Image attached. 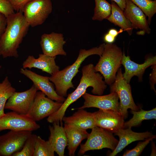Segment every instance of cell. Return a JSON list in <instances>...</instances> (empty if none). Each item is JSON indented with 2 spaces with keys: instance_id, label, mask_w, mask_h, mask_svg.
Segmentation results:
<instances>
[{
  "instance_id": "5bb4252c",
  "label": "cell",
  "mask_w": 156,
  "mask_h": 156,
  "mask_svg": "<svg viewBox=\"0 0 156 156\" xmlns=\"http://www.w3.org/2000/svg\"><path fill=\"white\" fill-rule=\"evenodd\" d=\"M20 72L31 80L38 90H40L49 98L62 103L65 100L64 97L57 93L54 84L50 81L49 77L40 75L27 68H21Z\"/></svg>"
},
{
  "instance_id": "5b68a950",
  "label": "cell",
  "mask_w": 156,
  "mask_h": 156,
  "mask_svg": "<svg viewBox=\"0 0 156 156\" xmlns=\"http://www.w3.org/2000/svg\"><path fill=\"white\" fill-rule=\"evenodd\" d=\"M110 87V92H115L118 94L120 101L119 112L124 119L127 117L128 109L135 111L140 109L134 102L131 87L124 79L121 68L118 70L115 81Z\"/></svg>"
},
{
  "instance_id": "d6a6232c",
  "label": "cell",
  "mask_w": 156,
  "mask_h": 156,
  "mask_svg": "<svg viewBox=\"0 0 156 156\" xmlns=\"http://www.w3.org/2000/svg\"><path fill=\"white\" fill-rule=\"evenodd\" d=\"M151 68L152 70L149 76L151 88L156 92L155 85L156 83V64L151 66Z\"/></svg>"
},
{
  "instance_id": "1f68e13d",
  "label": "cell",
  "mask_w": 156,
  "mask_h": 156,
  "mask_svg": "<svg viewBox=\"0 0 156 156\" xmlns=\"http://www.w3.org/2000/svg\"><path fill=\"white\" fill-rule=\"evenodd\" d=\"M12 5L14 10L23 11L25 5L32 0H8Z\"/></svg>"
},
{
  "instance_id": "7c38bea8",
  "label": "cell",
  "mask_w": 156,
  "mask_h": 156,
  "mask_svg": "<svg viewBox=\"0 0 156 156\" xmlns=\"http://www.w3.org/2000/svg\"><path fill=\"white\" fill-rule=\"evenodd\" d=\"M82 96L84 100L83 105L78 108L72 109V110L96 107L99 109L111 110L119 112V99L116 92H110L109 94L104 95H96L86 92Z\"/></svg>"
},
{
  "instance_id": "e0dca14e",
  "label": "cell",
  "mask_w": 156,
  "mask_h": 156,
  "mask_svg": "<svg viewBox=\"0 0 156 156\" xmlns=\"http://www.w3.org/2000/svg\"><path fill=\"white\" fill-rule=\"evenodd\" d=\"M123 11L133 29H140V32H142L141 35H143L146 33L147 34L151 33L146 16L141 10L130 0H126L125 8Z\"/></svg>"
},
{
  "instance_id": "8d00e7d4",
  "label": "cell",
  "mask_w": 156,
  "mask_h": 156,
  "mask_svg": "<svg viewBox=\"0 0 156 156\" xmlns=\"http://www.w3.org/2000/svg\"><path fill=\"white\" fill-rule=\"evenodd\" d=\"M123 30L121 29L119 31L115 29H111L108 31V33L113 36L116 38L120 33L122 32Z\"/></svg>"
},
{
  "instance_id": "83f0119b",
  "label": "cell",
  "mask_w": 156,
  "mask_h": 156,
  "mask_svg": "<svg viewBox=\"0 0 156 156\" xmlns=\"http://www.w3.org/2000/svg\"><path fill=\"white\" fill-rule=\"evenodd\" d=\"M130 0L148 17L147 21L148 25H150L152 17L156 13V0Z\"/></svg>"
},
{
  "instance_id": "ffe728a7",
  "label": "cell",
  "mask_w": 156,
  "mask_h": 156,
  "mask_svg": "<svg viewBox=\"0 0 156 156\" xmlns=\"http://www.w3.org/2000/svg\"><path fill=\"white\" fill-rule=\"evenodd\" d=\"M53 123V126H49L50 135L48 141L59 156H64L68 144L65 131L62 123L60 125L59 122Z\"/></svg>"
},
{
  "instance_id": "8fae6325",
  "label": "cell",
  "mask_w": 156,
  "mask_h": 156,
  "mask_svg": "<svg viewBox=\"0 0 156 156\" xmlns=\"http://www.w3.org/2000/svg\"><path fill=\"white\" fill-rule=\"evenodd\" d=\"M38 90L33 84L30 89L25 91L20 92L15 91L8 99L5 108L19 114H26Z\"/></svg>"
},
{
  "instance_id": "d4e9b609",
  "label": "cell",
  "mask_w": 156,
  "mask_h": 156,
  "mask_svg": "<svg viewBox=\"0 0 156 156\" xmlns=\"http://www.w3.org/2000/svg\"><path fill=\"white\" fill-rule=\"evenodd\" d=\"M15 91L7 76L0 83V118L5 114L4 110L6 101Z\"/></svg>"
},
{
  "instance_id": "d590c367",
  "label": "cell",
  "mask_w": 156,
  "mask_h": 156,
  "mask_svg": "<svg viewBox=\"0 0 156 156\" xmlns=\"http://www.w3.org/2000/svg\"><path fill=\"white\" fill-rule=\"evenodd\" d=\"M115 2L120 8L124 11L126 6V0H111Z\"/></svg>"
},
{
  "instance_id": "ac0fdd59",
  "label": "cell",
  "mask_w": 156,
  "mask_h": 156,
  "mask_svg": "<svg viewBox=\"0 0 156 156\" xmlns=\"http://www.w3.org/2000/svg\"><path fill=\"white\" fill-rule=\"evenodd\" d=\"M131 128L121 129L114 133L115 135L119 137V140L116 148L109 155V156L116 155L133 142L143 140L155 135L148 131L141 133L135 132L132 131Z\"/></svg>"
},
{
  "instance_id": "4dcf8cb0",
  "label": "cell",
  "mask_w": 156,
  "mask_h": 156,
  "mask_svg": "<svg viewBox=\"0 0 156 156\" xmlns=\"http://www.w3.org/2000/svg\"><path fill=\"white\" fill-rule=\"evenodd\" d=\"M12 5L8 0H0V13L6 17L15 13Z\"/></svg>"
},
{
  "instance_id": "cb8c5ba5",
  "label": "cell",
  "mask_w": 156,
  "mask_h": 156,
  "mask_svg": "<svg viewBox=\"0 0 156 156\" xmlns=\"http://www.w3.org/2000/svg\"><path fill=\"white\" fill-rule=\"evenodd\" d=\"M130 112L133 114V116L127 121L125 122L123 128L138 126L144 120L156 119V107L149 110H144L140 108L138 111L131 110Z\"/></svg>"
},
{
  "instance_id": "277c9868",
  "label": "cell",
  "mask_w": 156,
  "mask_h": 156,
  "mask_svg": "<svg viewBox=\"0 0 156 156\" xmlns=\"http://www.w3.org/2000/svg\"><path fill=\"white\" fill-rule=\"evenodd\" d=\"M123 52L121 49L113 43L105 44L103 52L98 62L94 66L109 86L115 81L117 73L121 65Z\"/></svg>"
},
{
  "instance_id": "484cf974",
  "label": "cell",
  "mask_w": 156,
  "mask_h": 156,
  "mask_svg": "<svg viewBox=\"0 0 156 156\" xmlns=\"http://www.w3.org/2000/svg\"><path fill=\"white\" fill-rule=\"evenodd\" d=\"M95 7L94 14L92 19L93 20L101 21L107 19L111 15V4L106 0H94Z\"/></svg>"
},
{
  "instance_id": "4316f807",
  "label": "cell",
  "mask_w": 156,
  "mask_h": 156,
  "mask_svg": "<svg viewBox=\"0 0 156 156\" xmlns=\"http://www.w3.org/2000/svg\"><path fill=\"white\" fill-rule=\"evenodd\" d=\"M55 151L49 141H45L39 136L36 138L33 156H54Z\"/></svg>"
},
{
  "instance_id": "d6986e66",
  "label": "cell",
  "mask_w": 156,
  "mask_h": 156,
  "mask_svg": "<svg viewBox=\"0 0 156 156\" xmlns=\"http://www.w3.org/2000/svg\"><path fill=\"white\" fill-rule=\"evenodd\" d=\"M55 58L56 57H50L44 54H39L37 58L29 55L23 63V68H36L52 75L60 69L56 63Z\"/></svg>"
},
{
  "instance_id": "52a82bcc",
  "label": "cell",
  "mask_w": 156,
  "mask_h": 156,
  "mask_svg": "<svg viewBox=\"0 0 156 156\" xmlns=\"http://www.w3.org/2000/svg\"><path fill=\"white\" fill-rule=\"evenodd\" d=\"M52 8L51 0H32L25 5L23 12L30 26L34 27L44 22Z\"/></svg>"
},
{
  "instance_id": "8992f818",
  "label": "cell",
  "mask_w": 156,
  "mask_h": 156,
  "mask_svg": "<svg viewBox=\"0 0 156 156\" xmlns=\"http://www.w3.org/2000/svg\"><path fill=\"white\" fill-rule=\"evenodd\" d=\"M92 129L86 142L81 145L79 155H83L90 150L106 148L113 151L115 149L118 140L114 137L113 133L97 126Z\"/></svg>"
},
{
  "instance_id": "2e32d148",
  "label": "cell",
  "mask_w": 156,
  "mask_h": 156,
  "mask_svg": "<svg viewBox=\"0 0 156 156\" xmlns=\"http://www.w3.org/2000/svg\"><path fill=\"white\" fill-rule=\"evenodd\" d=\"M66 43L62 34L54 32L43 34L40 41L43 54L52 57L66 55L63 49V46Z\"/></svg>"
},
{
  "instance_id": "ba28073f",
  "label": "cell",
  "mask_w": 156,
  "mask_h": 156,
  "mask_svg": "<svg viewBox=\"0 0 156 156\" xmlns=\"http://www.w3.org/2000/svg\"><path fill=\"white\" fill-rule=\"evenodd\" d=\"M63 103L54 101L46 97L41 91H37L33 103L26 114L35 121H38L56 112Z\"/></svg>"
},
{
  "instance_id": "44dd1931",
  "label": "cell",
  "mask_w": 156,
  "mask_h": 156,
  "mask_svg": "<svg viewBox=\"0 0 156 156\" xmlns=\"http://www.w3.org/2000/svg\"><path fill=\"white\" fill-rule=\"evenodd\" d=\"M62 120L68 125L86 130L96 126L93 113L87 112L83 109H78L73 115L64 116Z\"/></svg>"
},
{
  "instance_id": "9a60e30c",
  "label": "cell",
  "mask_w": 156,
  "mask_h": 156,
  "mask_svg": "<svg viewBox=\"0 0 156 156\" xmlns=\"http://www.w3.org/2000/svg\"><path fill=\"white\" fill-rule=\"evenodd\" d=\"M121 64L125 68V72L122 73L123 77L128 83H129L134 76L138 77V81L141 82L142 80V76L146 69L151 66L156 64V57L148 56L145 58L144 63L138 64L131 60L129 56H126L124 51Z\"/></svg>"
},
{
  "instance_id": "603a6c76",
  "label": "cell",
  "mask_w": 156,
  "mask_h": 156,
  "mask_svg": "<svg viewBox=\"0 0 156 156\" xmlns=\"http://www.w3.org/2000/svg\"><path fill=\"white\" fill-rule=\"evenodd\" d=\"M111 5V13L107 20L122 30L126 31L129 35H131L134 29L125 16L124 11L114 2L112 1Z\"/></svg>"
},
{
  "instance_id": "e575fe53",
  "label": "cell",
  "mask_w": 156,
  "mask_h": 156,
  "mask_svg": "<svg viewBox=\"0 0 156 156\" xmlns=\"http://www.w3.org/2000/svg\"><path fill=\"white\" fill-rule=\"evenodd\" d=\"M116 38L107 33L104 35L103 40L106 43H113L115 41Z\"/></svg>"
},
{
  "instance_id": "7402d4cb",
  "label": "cell",
  "mask_w": 156,
  "mask_h": 156,
  "mask_svg": "<svg viewBox=\"0 0 156 156\" xmlns=\"http://www.w3.org/2000/svg\"><path fill=\"white\" fill-rule=\"evenodd\" d=\"M64 128L67 140L68 155L74 156L77 147L83 140L87 138L89 133L86 130L66 124Z\"/></svg>"
},
{
  "instance_id": "4fadbf2b",
  "label": "cell",
  "mask_w": 156,
  "mask_h": 156,
  "mask_svg": "<svg viewBox=\"0 0 156 156\" xmlns=\"http://www.w3.org/2000/svg\"><path fill=\"white\" fill-rule=\"evenodd\" d=\"M93 113L96 126L113 133L124 128V119L118 112L99 109Z\"/></svg>"
},
{
  "instance_id": "f1b7e54d",
  "label": "cell",
  "mask_w": 156,
  "mask_h": 156,
  "mask_svg": "<svg viewBox=\"0 0 156 156\" xmlns=\"http://www.w3.org/2000/svg\"><path fill=\"white\" fill-rule=\"evenodd\" d=\"M37 135L31 133L25 141L22 149L13 154L12 156H33Z\"/></svg>"
},
{
  "instance_id": "836d02e7",
  "label": "cell",
  "mask_w": 156,
  "mask_h": 156,
  "mask_svg": "<svg viewBox=\"0 0 156 156\" xmlns=\"http://www.w3.org/2000/svg\"><path fill=\"white\" fill-rule=\"evenodd\" d=\"M7 25V18L0 13V38L5 29Z\"/></svg>"
},
{
  "instance_id": "f546056e",
  "label": "cell",
  "mask_w": 156,
  "mask_h": 156,
  "mask_svg": "<svg viewBox=\"0 0 156 156\" xmlns=\"http://www.w3.org/2000/svg\"><path fill=\"white\" fill-rule=\"evenodd\" d=\"M156 138V135L150 137L143 142H140L136 146L131 150H127L123 154V156H138L149 143L150 141Z\"/></svg>"
},
{
  "instance_id": "30bf717a",
  "label": "cell",
  "mask_w": 156,
  "mask_h": 156,
  "mask_svg": "<svg viewBox=\"0 0 156 156\" xmlns=\"http://www.w3.org/2000/svg\"><path fill=\"white\" fill-rule=\"evenodd\" d=\"M32 131H13L0 135V156H11L22 148Z\"/></svg>"
},
{
  "instance_id": "6da1fadb",
  "label": "cell",
  "mask_w": 156,
  "mask_h": 156,
  "mask_svg": "<svg viewBox=\"0 0 156 156\" xmlns=\"http://www.w3.org/2000/svg\"><path fill=\"white\" fill-rule=\"evenodd\" d=\"M81 70L82 76L79 85L74 91L68 94L60 107L52 114L55 120H62L68 108L82 96L88 88L92 87V92L97 95H102L106 88L107 85L103 80V76L95 71L93 64H90L83 66Z\"/></svg>"
},
{
  "instance_id": "3957f363",
  "label": "cell",
  "mask_w": 156,
  "mask_h": 156,
  "mask_svg": "<svg viewBox=\"0 0 156 156\" xmlns=\"http://www.w3.org/2000/svg\"><path fill=\"white\" fill-rule=\"evenodd\" d=\"M105 44L87 50L81 49L77 59L73 64L49 77L50 81L54 84L55 91L59 95L66 97L67 96L68 90L70 88H75L72 80L79 71V69L82 63L86 58L92 55H97L101 56Z\"/></svg>"
},
{
  "instance_id": "9c48e42d",
  "label": "cell",
  "mask_w": 156,
  "mask_h": 156,
  "mask_svg": "<svg viewBox=\"0 0 156 156\" xmlns=\"http://www.w3.org/2000/svg\"><path fill=\"white\" fill-rule=\"evenodd\" d=\"M40 125L27 114L14 112L6 114L0 118V131L5 130L13 131H35Z\"/></svg>"
},
{
  "instance_id": "74e56055",
  "label": "cell",
  "mask_w": 156,
  "mask_h": 156,
  "mask_svg": "<svg viewBox=\"0 0 156 156\" xmlns=\"http://www.w3.org/2000/svg\"><path fill=\"white\" fill-rule=\"evenodd\" d=\"M1 66L0 65V70L1 68Z\"/></svg>"
},
{
  "instance_id": "7a4b0ae2",
  "label": "cell",
  "mask_w": 156,
  "mask_h": 156,
  "mask_svg": "<svg viewBox=\"0 0 156 156\" xmlns=\"http://www.w3.org/2000/svg\"><path fill=\"white\" fill-rule=\"evenodd\" d=\"M7 25L0 38V55L3 58H17V49L27 33L30 26L22 11L6 17Z\"/></svg>"
}]
</instances>
